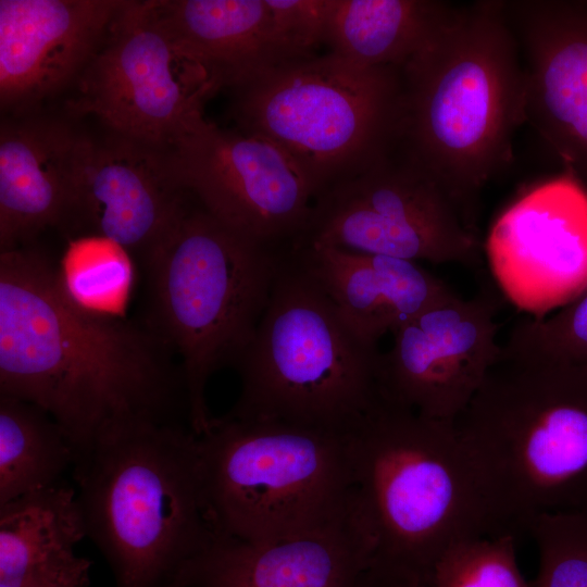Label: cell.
Masks as SVG:
<instances>
[{
	"mask_svg": "<svg viewBox=\"0 0 587 587\" xmlns=\"http://www.w3.org/2000/svg\"><path fill=\"white\" fill-rule=\"evenodd\" d=\"M0 395L48 412L75 459L116 430L189 426L179 362L140 321L88 309L34 243L0 251Z\"/></svg>",
	"mask_w": 587,
	"mask_h": 587,
	"instance_id": "obj_1",
	"label": "cell"
},
{
	"mask_svg": "<svg viewBox=\"0 0 587 587\" xmlns=\"http://www.w3.org/2000/svg\"><path fill=\"white\" fill-rule=\"evenodd\" d=\"M398 148L477 222L484 187L512 160L526 78L501 0L458 3L402 67Z\"/></svg>",
	"mask_w": 587,
	"mask_h": 587,
	"instance_id": "obj_2",
	"label": "cell"
},
{
	"mask_svg": "<svg viewBox=\"0 0 587 587\" xmlns=\"http://www.w3.org/2000/svg\"><path fill=\"white\" fill-rule=\"evenodd\" d=\"M353 498L374 541L363 587H430L455 545L496 536L454 427L382 402L349 433Z\"/></svg>",
	"mask_w": 587,
	"mask_h": 587,
	"instance_id": "obj_3",
	"label": "cell"
},
{
	"mask_svg": "<svg viewBox=\"0 0 587 587\" xmlns=\"http://www.w3.org/2000/svg\"><path fill=\"white\" fill-rule=\"evenodd\" d=\"M496 534L587 514V366L503 351L454 422Z\"/></svg>",
	"mask_w": 587,
	"mask_h": 587,
	"instance_id": "obj_4",
	"label": "cell"
},
{
	"mask_svg": "<svg viewBox=\"0 0 587 587\" xmlns=\"http://www.w3.org/2000/svg\"><path fill=\"white\" fill-rule=\"evenodd\" d=\"M76 496L114 587H168L216 537L203 499L198 436L141 424L104 436L75 459Z\"/></svg>",
	"mask_w": 587,
	"mask_h": 587,
	"instance_id": "obj_5",
	"label": "cell"
},
{
	"mask_svg": "<svg viewBox=\"0 0 587 587\" xmlns=\"http://www.w3.org/2000/svg\"><path fill=\"white\" fill-rule=\"evenodd\" d=\"M284 252L239 235L192 201L141 265L142 320L180 364L197 436L214 417L208 384L235 367L253 340Z\"/></svg>",
	"mask_w": 587,
	"mask_h": 587,
	"instance_id": "obj_6",
	"label": "cell"
},
{
	"mask_svg": "<svg viewBox=\"0 0 587 587\" xmlns=\"http://www.w3.org/2000/svg\"><path fill=\"white\" fill-rule=\"evenodd\" d=\"M380 354L287 250L225 414L349 433L383 400Z\"/></svg>",
	"mask_w": 587,
	"mask_h": 587,
	"instance_id": "obj_7",
	"label": "cell"
},
{
	"mask_svg": "<svg viewBox=\"0 0 587 587\" xmlns=\"http://www.w3.org/2000/svg\"><path fill=\"white\" fill-rule=\"evenodd\" d=\"M349 433L213 417L198 436V449L204 504L215 534L274 541L350 515Z\"/></svg>",
	"mask_w": 587,
	"mask_h": 587,
	"instance_id": "obj_8",
	"label": "cell"
},
{
	"mask_svg": "<svg viewBox=\"0 0 587 587\" xmlns=\"http://www.w3.org/2000/svg\"><path fill=\"white\" fill-rule=\"evenodd\" d=\"M228 89L238 129L283 149L316 197L400 142L401 67L363 66L328 52L279 63Z\"/></svg>",
	"mask_w": 587,
	"mask_h": 587,
	"instance_id": "obj_9",
	"label": "cell"
},
{
	"mask_svg": "<svg viewBox=\"0 0 587 587\" xmlns=\"http://www.w3.org/2000/svg\"><path fill=\"white\" fill-rule=\"evenodd\" d=\"M75 85L68 115H93L112 133L165 151L210 123L205 103L225 88L168 33L151 0H122Z\"/></svg>",
	"mask_w": 587,
	"mask_h": 587,
	"instance_id": "obj_10",
	"label": "cell"
},
{
	"mask_svg": "<svg viewBox=\"0 0 587 587\" xmlns=\"http://www.w3.org/2000/svg\"><path fill=\"white\" fill-rule=\"evenodd\" d=\"M477 224L397 148L321 192L298 241L479 268L484 252Z\"/></svg>",
	"mask_w": 587,
	"mask_h": 587,
	"instance_id": "obj_11",
	"label": "cell"
},
{
	"mask_svg": "<svg viewBox=\"0 0 587 587\" xmlns=\"http://www.w3.org/2000/svg\"><path fill=\"white\" fill-rule=\"evenodd\" d=\"M167 158L191 200L239 235L277 250L304 235L315 190L272 141L210 122L176 142Z\"/></svg>",
	"mask_w": 587,
	"mask_h": 587,
	"instance_id": "obj_12",
	"label": "cell"
},
{
	"mask_svg": "<svg viewBox=\"0 0 587 587\" xmlns=\"http://www.w3.org/2000/svg\"><path fill=\"white\" fill-rule=\"evenodd\" d=\"M483 252L495 286L542 319L587 291V189L571 174L532 187L492 223Z\"/></svg>",
	"mask_w": 587,
	"mask_h": 587,
	"instance_id": "obj_13",
	"label": "cell"
},
{
	"mask_svg": "<svg viewBox=\"0 0 587 587\" xmlns=\"http://www.w3.org/2000/svg\"><path fill=\"white\" fill-rule=\"evenodd\" d=\"M499 301L488 286L470 299L455 294L395 330L380 354L383 400L455 422L501 357Z\"/></svg>",
	"mask_w": 587,
	"mask_h": 587,
	"instance_id": "obj_14",
	"label": "cell"
},
{
	"mask_svg": "<svg viewBox=\"0 0 587 587\" xmlns=\"http://www.w3.org/2000/svg\"><path fill=\"white\" fill-rule=\"evenodd\" d=\"M74 178L64 227L76 238L112 240L141 265L192 203L167 151L114 133L99 140L80 135Z\"/></svg>",
	"mask_w": 587,
	"mask_h": 587,
	"instance_id": "obj_15",
	"label": "cell"
},
{
	"mask_svg": "<svg viewBox=\"0 0 587 587\" xmlns=\"http://www.w3.org/2000/svg\"><path fill=\"white\" fill-rule=\"evenodd\" d=\"M502 7L524 64L526 122L587 189V1Z\"/></svg>",
	"mask_w": 587,
	"mask_h": 587,
	"instance_id": "obj_16",
	"label": "cell"
},
{
	"mask_svg": "<svg viewBox=\"0 0 587 587\" xmlns=\"http://www.w3.org/2000/svg\"><path fill=\"white\" fill-rule=\"evenodd\" d=\"M122 0H1L0 102L16 116L75 83Z\"/></svg>",
	"mask_w": 587,
	"mask_h": 587,
	"instance_id": "obj_17",
	"label": "cell"
},
{
	"mask_svg": "<svg viewBox=\"0 0 587 587\" xmlns=\"http://www.w3.org/2000/svg\"><path fill=\"white\" fill-rule=\"evenodd\" d=\"M373 550L354 505L341 521L279 540L217 536L168 587H363Z\"/></svg>",
	"mask_w": 587,
	"mask_h": 587,
	"instance_id": "obj_18",
	"label": "cell"
},
{
	"mask_svg": "<svg viewBox=\"0 0 587 587\" xmlns=\"http://www.w3.org/2000/svg\"><path fill=\"white\" fill-rule=\"evenodd\" d=\"M289 250L351 327L373 344L455 295L417 262L315 241H298Z\"/></svg>",
	"mask_w": 587,
	"mask_h": 587,
	"instance_id": "obj_19",
	"label": "cell"
},
{
	"mask_svg": "<svg viewBox=\"0 0 587 587\" xmlns=\"http://www.w3.org/2000/svg\"><path fill=\"white\" fill-rule=\"evenodd\" d=\"M80 135L62 121L17 116L0 132V251L32 245L71 211Z\"/></svg>",
	"mask_w": 587,
	"mask_h": 587,
	"instance_id": "obj_20",
	"label": "cell"
},
{
	"mask_svg": "<svg viewBox=\"0 0 587 587\" xmlns=\"http://www.w3.org/2000/svg\"><path fill=\"white\" fill-rule=\"evenodd\" d=\"M168 33L222 78L225 88L262 70L305 58L268 0H151Z\"/></svg>",
	"mask_w": 587,
	"mask_h": 587,
	"instance_id": "obj_21",
	"label": "cell"
},
{
	"mask_svg": "<svg viewBox=\"0 0 587 587\" xmlns=\"http://www.w3.org/2000/svg\"><path fill=\"white\" fill-rule=\"evenodd\" d=\"M76 489L64 482L0 505V587H90Z\"/></svg>",
	"mask_w": 587,
	"mask_h": 587,
	"instance_id": "obj_22",
	"label": "cell"
},
{
	"mask_svg": "<svg viewBox=\"0 0 587 587\" xmlns=\"http://www.w3.org/2000/svg\"><path fill=\"white\" fill-rule=\"evenodd\" d=\"M457 7L439 0H335L325 45L363 66L402 67Z\"/></svg>",
	"mask_w": 587,
	"mask_h": 587,
	"instance_id": "obj_23",
	"label": "cell"
},
{
	"mask_svg": "<svg viewBox=\"0 0 587 587\" xmlns=\"http://www.w3.org/2000/svg\"><path fill=\"white\" fill-rule=\"evenodd\" d=\"M75 452L40 407L0 395V505L62 483Z\"/></svg>",
	"mask_w": 587,
	"mask_h": 587,
	"instance_id": "obj_24",
	"label": "cell"
},
{
	"mask_svg": "<svg viewBox=\"0 0 587 587\" xmlns=\"http://www.w3.org/2000/svg\"><path fill=\"white\" fill-rule=\"evenodd\" d=\"M62 283L79 304L114 313L129 292L133 263L129 253L112 240L87 236L70 240L59 265Z\"/></svg>",
	"mask_w": 587,
	"mask_h": 587,
	"instance_id": "obj_25",
	"label": "cell"
},
{
	"mask_svg": "<svg viewBox=\"0 0 587 587\" xmlns=\"http://www.w3.org/2000/svg\"><path fill=\"white\" fill-rule=\"evenodd\" d=\"M516 538L500 534L455 545L438 563L430 587H532L519 567Z\"/></svg>",
	"mask_w": 587,
	"mask_h": 587,
	"instance_id": "obj_26",
	"label": "cell"
},
{
	"mask_svg": "<svg viewBox=\"0 0 587 587\" xmlns=\"http://www.w3.org/2000/svg\"><path fill=\"white\" fill-rule=\"evenodd\" d=\"M526 533L538 551L532 587H587V514H541Z\"/></svg>",
	"mask_w": 587,
	"mask_h": 587,
	"instance_id": "obj_27",
	"label": "cell"
},
{
	"mask_svg": "<svg viewBox=\"0 0 587 587\" xmlns=\"http://www.w3.org/2000/svg\"><path fill=\"white\" fill-rule=\"evenodd\" d=\"M502 350L587 366V291L542 319L517 321Z\"/></svg>",
	"mask_w": 587,
	"mask_h": 587,
	"instance_id": "obj_28",
	"label": "cell"
},
{
	"mask_svg": "<svg viewBox=\"0 0 587 587\" xmlns=\"http://www.w3.org/2000/svg\"><path fill=\"white\" fill-rule=\"evenodd\" d=\"M286 37L301 57L325 43L335 0H268Z\"/></svg>",
	"mask_w": 587,
	"mask_h": 587,
	"instance_id": "obj_29",
	"label": "cell"
}]
</instances>
